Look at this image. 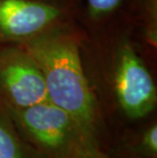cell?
Masks as SVG:
<instances>
[{
	"label": "cell",
	"mask_w": 157,
	"mask_h": 158,
	"mask_svg": "<svg viewBox=\"0 0 157 158\" xmlns=\"http://www.w3.org/2000/svg\"><path fill=\"white\" fill-rule=\"evenodd\" d=\"M19 45L38 64L49 101L96 136V102L83 69L76 35L62 23Z\"/></svg>",
	"instance_id": "obj_1"
},
{
	"label": "cell",
	"mask_w": 157,
	"mask_h": 158,
	"mask_svg": "<svg viewBox=\"0 0 157 158\" xmlns=\"http://www.w3.org/2000/svg\"><path fill=\"white\" fill-rule=\"evenodd\" d=\"M7 109L21 136L46 158H78L98 147L96 136L49 100L22 109Z\"/></svg>",
	"instance_id": "obj_2"
},
{
	"label": "cell",
	"mask_w": 157,
	"mask_h": 158,
	"mask_svg": "<svg viewBox=\"0 0 157 158\" xmlns=\"http://www.w3.org/2000/svg\"><path fill=\"white\" fill-rule=\"evenodd\" d=\"M0 100L10 109L49 100L38 64L19 44L0 45Z\"/></svg>",
	"instance_id": "obj_3"
},
{
	"label": "cell",
	"mask_w": 157,
	"mask_h": 158,
	"mask_svg": "<svg viewBox=\"0 0 157 158\" xmlns=\"http://www.w3.org/2000/svg\"><path fill=\"white\" fill-rule=\"evenodd\" d=\"M114 92L119 107L130 118L145 117L156 106L157 91L154 81L128 41L122 43L116 54Z\"/></svg>",
	"instance_id": "obj_4"
},
{
	"label": "cell",
	"mask_w": 157,
	"mask_h": 158,
	"mask_svg": "<svg viewBox=\"0 0 157 158\" xmlns=\"http://www.w3.org/2000/svg\"><path fill=\"white\" fill-rule=\"evenodd\" d=\"M64 10L40 0H0V45L22 44L63 23Z\"/></svg>",
	"instance_id": "obj_5"
},
{
	"label": "cell",
	"mask_w": 157,
	"mask_h": 158,
	"mask_svg": "<svg viewBox=\"0 0 157 158\" xmlns=\"http://www.w3.org/2000/svg\"><path fill=\"white\" fill-rule=\"evenodd\" d=\"M0 158H28L23 137L0 100Z\"/></svg>",
	"instance_id": "obj_6"
},
{
	"label": "cell",
	"mask_w": 157,
	"mask_h": 158,
	"mask_svg": "<svg viewBox=\"0 0 157 158\" xmlns=\"http://www.w3.org/2000/svg\"><path fill=\"white\" fill-rule=\"evenodd\" d=\"M122 0H87L91 18L98 19L109 15L118 7Z\"/></svg>",
	"instance_id": "obj_7"
},
{
	"label": "cell",
	"mask_w": 157,
	"mask_h": 158,
	"mask_svg": "<svg viewBox=\"0 0 157 158\" xmlns=\"http://www.w3.org/2000/svg\"><path fill=\"white\" fill-rule=\"evenodd\" d=\"M140 149L144 155L155 157L157 152V126L151 124L147 129L140 141Z\"/></svg>",
	"instance_id": "obj_8"
},
{
	"label": "cell",
	"mask_w": 157,
	"mask_h": 158,
	"mask_svg": "<svg viewBox=\"0 0 157 158\" xmlns=\"http://www.w3.org/2000/svg\"><path fill=\"white\" fill-rule=\"evenodd\" d=\"M78 158H109L107 155H105L104 153L100 150L99 146L95 147L93 149L87 151L84 154H82L81 156H79Z\"/></svg>",
	"instance_id": "obj_9"
}]
</instances>
